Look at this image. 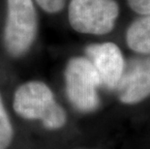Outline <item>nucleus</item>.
Instances as JSON below:
<instances>
[{"label":"nucleus","instance_id":"1","mask_svg":"<svg viewBox=\"0 0 150 149\" xmlns=\"http://www.w3.org/2000/svg\"><path fill=\"white\" fill-rule=\"evenodd\" d=\"M13 107L18 115L41 120L45 128L57 130L66 123V112L55 101L50 88L41 81H28L18 88Z\"/></svg>","mask_w":150,"mask_h":149},{"label":"nucleus","instance_id":"2","mask_svg":"<svg viewBox=\"0 0 150 149\" xmlns=\"http://www.w3.org/2000/svg\"><path fill=\"white\" fill-rule=\"evenodd\" d=\"M100 78L86 57H73L65 69V90L69 102L81 112H91L100 105Z\"/></svg>","mask_w":150,"mask_h":149},{"label":"nucleus","instance_id":"3","mask_svg":"<svg viewBox=\"0 0 150 149\" xmlns=\"http://www.w3.org/2000/svg\"><path fill=\"white\" fill-rule=\"evenodd\" d=\"M37 15L32 0H7L3 41L13 57L24 55L37 36Z\"/></svg>","mask_w":150,"mask_h":149},{"label":"nucleus","instance_id":"4","mask_svg":"<svg viewBox=\"0 0 150 149\" xmlns=\"http://www.w3.org/2000/svg\"><path fill=\"white\" fill-rule=\"evenodd\" d=\"M68 15L76 32L105 35L115 26L119 5L115 0H71Z\"/></svg>","mask_w":150,"mask_h":149},{"label":"nucleus","instance_id":"5","mask_svg":"<svg viewBox=\"0 0 150 149\" xmlns=\"http://www.w3.org/2000/svg\"><path fill=\"white\" fill-rule=\"evenodd\" d=\"M118 98L123 104L134 105L150 96V55L136 56L125 62L117 83Z\"/></svg>","mask_w":150,"mask_h":149},{"label":"nucleus","instance_id":"6","mask_svg":"<svg viewBox=\"0 0 150 149\" xmlns=\"http://www.w3.org/2000/svg\"><path fill=\"white\" fill-rule=\"evenodd\" d=\"M85 53L98 73L102 86L108 90L115 89L125 67L119 47L110 42L92 44L86 47Z\"/></svg>","mask_w":150,"mask_h":149},{"label":"nucleus","instance_id":"7","mask_svg":"<svg viewBox=\"0 0 150 149\" xmlns=\"http://www.w3.org/2000/svg\"><path fill=\"white\" fill-rule=\"evenodd\" d=\"M126 42L133 52L150 55V15L142 16L130 24L126 33Z\"/></svg>","mask_w":150,"mask_h":149},{"label":"nucleus","instance_id":"8","mask_svg":"<svg viewBox=\"0 0 150 149\" xmlns=\"http://www.w3.org/2000/svg\"><path fill=\"white\" fill-rule=\"evenodd\" d=\"M13 138V127L0 96V149H7Z\"/></svg>","mask_w":150,"mask_h":149},{"label":"nucleus","instance_id":"9","mask_svg":"<svg viewBox=\"0 0 150 149\" xmlns=\"http://www.w3.org/2000/svg\"><path fill=\"white\" fill-rule=\"evenodd\" d=\"M36 2L43 10L50 14H55L64 8L66 0H36Z\"/></svg>","mask_w":150,"mask_h":149},{"label":"nucleus","instance_id":"10","mask_svg":"<svg viewBox=\"0 0 150 149\" xmlns=\"http://www.w3.org/2000/svg\"><path fill=\"white\" fill-rule=\"evenodd\" d=\"M129 7L139 15H150V0H127Z\"/></svg>","mask_w":150,"mask_h":149}]
</instances>
